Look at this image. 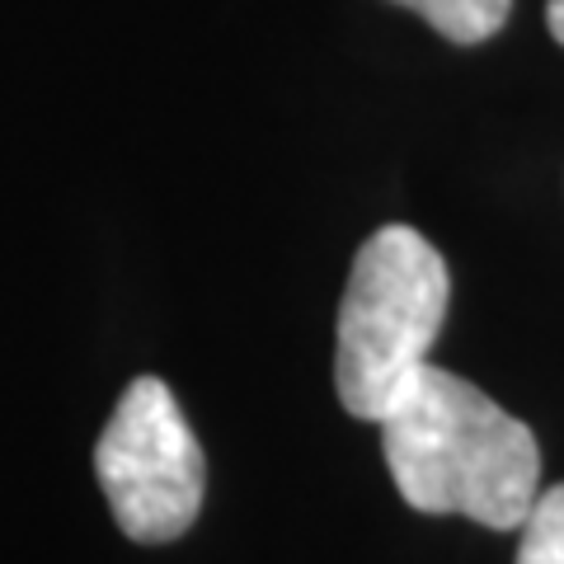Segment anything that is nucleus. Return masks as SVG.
<instances>
[{
	"label": "nucleus",
	"instance_id": "nucleus-1",
	"mask_svg": "<svg viewBox=\"0 0 564 564\" xmlns=\"http://www.w3.org/2000/svg\"><path fill=\"white\" fill-rule=\"evenodd\" d=\"M381 452L414 513H456L489 532H518L541 494L536 433L480 386L433 362L381 414Z\"/></svg>",
	"mask_w": 564,
	"mask_h": 564
},
{
	"label": "nucleus",
	"instance_id": "nucleus-2",
	"mask_svg": "<svg viewBox=\"0 0 564 564\" xmlns=\"http://www.w3.org/2000/svg\"><path fill=\"white\" fill-rule=\"evenodd\" d=\"M447 306L452 273L429 236L381 226L362 240L334 325V391L352 419L381 423L429 362Z\"/></svg>",
	"mask_w": 564,
	"mask_h": 564
},
{
	"label": "nucleus",
	"instance_id": "nucleus-3",
	"mask_svg": "<svg viewBox=\"0 0 564 564\" xmlns=\"http://www.w3.org/2000/svg\"><path fill=\"white\" fill-rule=\"evenodd\" d=\"M95 475L122 536L141 545L180 541L198 522L207 456L161 377H137L122 391L95 443Z\"/></svg>",
	"mask_w": 564,
	"mask_h": 564
},
{
	"label": "nucleus",
	"instance_id": "nucleus-4",
	"mask_svg": "<svg viewBox=\"0 0 564 564\" xmlns=\"http://www.w3.org/2000/svg\"><path fill=\"white\" fill-rule=\"evenodd\" d=\"M395 6L414 10L429 29H437L447 43L462 47L494 39L513 14V0H395Z\"/></svg>",
	"mask_w": 564,
	"mask_h": 564
},
{
	"label": "nucleus",
	"instance_id": "nucleus-5",
	"mask_svg": "<svg viewBox=\"0 0 564 564\" xmlns=\"http://www.w3.org/2000/svg\"><path fill=\"white\" fill-rule=\"evenodd\" d=\"M518 532V564H564V485L536 494Z\"/></svg>",
	"mask_w": 564,
	"mask_h": 564
},
{
	"label": "nucleus",
	"instance_id": "nucleus-6",
	"mask_svg": "<svg viewBox=\"0 0 564 564\" xmlns=\"http://www.w3.org/2000/svg\"><path fill=\"white\" fill-rule=\"evenodd\" d=\"M545 24H551V39L564 47V0H545Z\"/></svg>",
	"mask_w": 564,
	"mask_h": 564
}]
</instances>
